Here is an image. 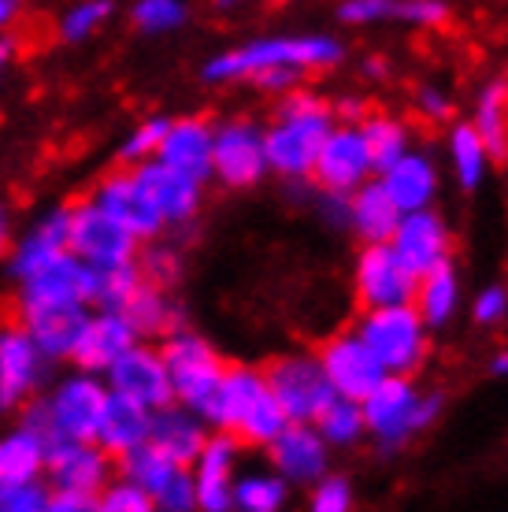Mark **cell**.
I'll use <instances>...</instances> for the list:
<instances>
[{
    "label": "cell",
    "instance_id": "obj_1",
    "mask_svg": "<svg viewBox=\"0 0 508 512\" xmlns=\"http://www.w3.org/2000/svg\"><path fill=\"white\" fill-rule=\"evenodd\" d=\"M345 60V45L334 34H267L223 49L201 64V78L212 86L249 82L260 71L290 67V71H331Z\"/></svg>",
    "mask_w": 508,
    "mask_h": 512
},
{
    "label": "cell",
    "instance_id": "obj_2",
    "mask_svg": "<svg viewBox=\"0 0 508 512\" xmlns=\"http://www.w3.org/2000/svg\"><path fill=\"white\" fill-rule=\"evenodd\" d=\"M334 104H327L312 90H290L279 97L275 119L264 127V153L267 171L286 182H308L312 179V164L323 138L331 134Z\"/></svg>",
    "mask_w": 508,
    "mask_h": 512
},
{
    "label": "cell",
    "instance_id": "obj_3",
    "mask_svg": "<svg viewBox=\"0 0 508 512\" xmlns=\"http://www.w3.org/2000/svg\"><path fill=\"white\" fill-rule=\"evenodd\" d=\"M445 394L442 390H420L412 375H386L364 401V427L375 438L382 457H394L412 442L427 435L434 423L442 420Z\"/></svg>",
    "mask_w": 508,
    "mask_h": 512
},
{
    "label": "cell",
    "instance_id": "obj_4",
    "mask_svg": "<svg viewBox=\"0 0 508 512\" xmlns=\"http://www.w3.org/2000/svg\"><path fill=\"white\" fill-rule=\"evenodd\" d=\"M360 342L379 357L390 375H416L431 357V327L423 323L412 301L386 308H360L353 323Z\"/></svg>",
    "mask_w": 508,
    "mask_h": 512
},
{
    "label": "cell",
    "instance_id": "obj_5",
    "mask_svg": "<svg viewBox=\"0 0 508 512\" xmlns=\"http://www.w3.org/2000/svg\"><path fill=\"white\" fill-rule=\"evenodd\" d=\"M160 353H164L167 375H171L175 401L201 416V409L212 401L219 379L227 372V360L219 357L216 346L204 334L190 331V327L167 331L160 338Z\"/></svg>",
    "mask_w": 508,
    "mask_h": 512
},
{
    "label": "cell",
    "instance_id": "obj_6",
    "mask_svg": "<svg viewBox=\"0 0 508 512\" xmlns=\"http://www.w3.org/2000/svg\"><path fill=\"white\" fill-rule=\"evenodd\" d=\"M108 397L112 390L104 383V375L71 364V372L60 375L49 394L41 397L49 412L52 438H97Z\"/></svg>",
    "mask_w": 508,
    "mask_h": 512
},
{
    "label": "cell",
    "instance_id": "obj_7",
    "mask_svg": "<svg viewBox=\"0 0 508 512\" xmlns=\"http://www.w3.org/2000/svg\"><path fill=\"white\" fill-rule=\"evenodd\" d=\"M264 127L253 119L212 123V182L223 190H256L267 179Z\"/></svg>",
    "mask_w": 508,
    "mask_h": 512
},
{
    "label": "cell",
    "instance_id": "obj_8",
    "mask_svg": "<svg viewBox=\"0 0 508 512\" xmlns=\"http://www.w3.org/2000/svg\"><path fill=\"white\" fill-rule=\"evenodd\" d=\"M67 253L78 256L82 264L108 268V264L138 260L141 242L119 219H112L86 197L78 205H67Z\"/></svg>",
    "mask_w": 508,
    "mask_h": 512
},
{
    "label": "cell",
    "instance_id": "obj_9",
    "mask_svg": "<svg viewBox=\"0 0 508 512\" xmlns=\"http://www.w3.org/2000/svg\"><path fill=\"white\" fill-rule=\"evenodd\" d=\"M264 379H267V390L282 405V412L290 420H301V423L316 420L319 409L334 397L327 375L319 368L316 353H286V357H275L264 368Z\"/></svg>",
    "mask_w": 508,
    "mask_h": 512
},
{
    "label": "cell",
    "instance_id": "obj_10",
    "mask_svg": "<svg viewBox=\"0 0 508 512\" xmlns=\"http://www.w3.org/2000/svg\"><path fill=\"white\" fill-rule=\"evenodd\" d=\"M416 271L405 268V260L394 253L390 242L360 245L353 264V294L360 308H386L405 305L416 294Z\"/></svg>",
    "mask_w": 508,
    "mask_h": 512
},
{
    "label": "cell",
    "instance_id": "obj_11",
    "mask_svg": "<svg viewBox=\"0 0 508 512\" xmlns=\"http://www.w3.org/2000/svg\"><path fill=\"white\" fill-rule=\"evenodd\" d=\"M104 383H108L112 394L127 397V401H134V405H141V409H149V412L164 409V405L175 401L164 353H160V346L145 342V338L134 342V346L104 372Z\"/></svg>",
    "mask_w": 508,
    "mask_h": 512
},
{
    "label": "cell",
    "instance_id": "obj_12",
    "mask_svg": "<svg viewBox=\"0 0 508 512\" xmlns=\"http://www.w3.org/2000/svg\"><path fill=\"white\" fill-rule=\"evenodd\" d=\"M375 175L368 141L360 134V123H334L331 134L323 138L312 164V186L331 193H353L360 182Z\"/></svg>",
    "mask_w": 508,
    "mask_h": 512
},
{
    "label": "cell",
    "instance_id": "obj_13",
    "mask_svg": "<svg viewBox=\"0 0 508 512\" xmlns=\"http://www.w3.org/2000/svg\"><path fill=\"white\" fill-rule=\"evenodd\" d=\"M115 475V457L97 438H52L45 483L52 490H78V494H101L104 483Z\"/></svg>",
    "mask_w": 508,
    "mask_h": 512
},
{
    "label": "cell",
    "instance_id": "obj_14",
    "mask_svg": "<svg viewBox=\"0 0 508 512\" xmlns=\"http://www.w3.org/2000/svg\"><path fill=\"white\" fill-rule=\"evenodd\" d=\"M49 360L34 346V338L19 323L0 327V416L19 412L26 401H34L45 383Z\"/></svg>",
    "mask_w": 508,
    "mask_h": 512
},
{
    "label": "cell",
    "instance_id": "obj_15",
    "mask_svg": "<svg viewBox=\"0 0 508 512\" xmlns=\"http://www.w3.org/2000/svg\"><path fill=\"white\" fill-rule=\"evenodd\" d=\"M316 357H319L323 375H327V383H331V390L338 397H349V401H364V397L390 375L379 364V357L360 342V334H356L353 327L327 338V342L319 346Z\"/></svg>",
    "mask_w": 508,
    "mask_h": 512
},
{
    "label": "cell",
    "instance_id": "obj_16",
    "mask_svg": "<svg viewBox=\"0 0 508 512\" xmlns=\"http://www.w3.org/2000/svg\"><path fill=\"white\" fill-rule=\"evenodd\" d=\"M267 464L290 483L293 490H308L323 472H331V453L327 438L316 431V423L290 420L279 435L271 438V446L264 449Z\"/></svg>",
    "mask_w": 508,
    "mask_h": 512
},
{
    "label": "cell",
    "instance_id": "obj_17",
    "mask_svg": "<svg viewBox=\"0 0 508 512\" xmlns=\"http://www.w3.org/2000/svg\"><path fill=\"white\" fill-rule=\"evenodd\" d=\"M89 201L104 208L112 219H119L138 242H153V238H160L167 231V223L153 208L149 193L141 190L134 167H115L112 175L97 179V186L89 190Z\"/></svg>",
    "mask_w": 508,
    "mask_h": 512
},
{
    "label": "cell",
    "instance_id": "obj_18",
    "mask_svg": "<svg viewBox=\"0 0 508 512\" xmlns=\"http://www.w3.org/2000/svg\"><path fill=\"white\" fill-rule=\"evenodd\" d=\"M242 442L230 435V431H212L204 438L201 453L193 457L190 475L193 490H197V512H230V487H234V475L242 464Z\"/></svg>",
    "mask_w": 508,
    "mask_h": 512
},
{
    "label": "cell",
    "instance_id": "obj_19",
    "mask_svg": "<svg viewBox=\"0 0 508 512\" xmlns=\"http://www.w3.org/2000/svg\"><path fill=\"white\" fill-rule=\"evenodd\" d=\"M89 316L86 301H49V305H15V323L23 327L49 364H67L78 331Z\"/></svg>",
    "mask_w": 508,
    "mask_h": 512
},
{
    "label": "cell",
    "instance_id": "obj_20",
    "mask_svg": "<svg viewBox=\"0 0 508 512\" xmlns=\"http://www.w3.org/2000/svg\"><path fill=\"white\" fill-rule=\"evenodd\" d=\"M390 245L394 253L405 260L408 271H423L438 268L445 260H453V231L438 208H416V212H401V223L390 234Z\"/></svg>",
    "mask_w": 508,
    "mask_h": 512
},
{
    "label": "cell",
    "instance_id": "obj_21",
    "mask_svg": "<svg viewBox=\"0 0 508 512\" xmlns=\"http://www.w3.org/2000/svg\"><path fill=\"white\" fill-rule=\"evenodd\" d=\"M134 175H138L141 190L149 193V201H153V208L160 212L167 227H186L197 219L204 205V182L164 164V160H156V156L134 167Z\"/></svg>",
    "mask_w": 508,
    "mask_h": 512
},
{
    "label": "cell",
    "instance_id": "obj_22",
    "mask_svg": "<svg viewBox=\"0 0 508 512\" xmlns=\"http://www.w3.org/2000/svg\"><path fill=\"white\" fill-rule=\"evenodd\" d=\"M134 342H141V338L123 312H115V308H89V316L82 323V331H78V342L71 349L67 364L104 375Z\"/></svg>",
    "mask_w": 508,
    "mask_h": 512
},
{
    "label": "cell",
    "instance_id": "obj_23",
    "mask_svg": "<svg viewBox=\"0 0 508 512\" xmlns=\"http://www.w3.org/2000/svg\"><path fill=\"white\" fill-rule=\"evenodd\" d=\"M375 179L382 182V190L394 197V205L401 212H416V208H431L442 193V167L427 149H408L394 160V164L379 171Z\"/></svg>",
    "mask_w": 508,
    "mask_h": 512
},
{
    "label": "cell",
    "instance_id": "obj_24",
    "mask_svg": "<svg viewBox=\"0 0 508 512\" xmlns=\"http://www.w3.org/2000/svg\"><path fill=\"white\" fill-rule=\"evenodd\" d=\"M60 253H67V205L52 208V212L34 219V223L8 245L4 264H8L12 282H19V279H26V275H34L38 268H45L52 256H60Z\"/></svg>",
    "mask_w": 508,
    "mask_h": 512
},
{
    "label": "cell",
    "instance_id": "obj_25",
    "mask_svg": "<svg viewBox=\"0 0 508 512\" xmlns=\"http://www.w3.org/2000/svg\"><path fill=\"white\" fill-rule=\"evenodd\" d=\"M156 160L193 175L197 182H212V123L204 116H178L167 123Z\"/></svg>",
    "mask_w": 508,
    "mask_h": 512
},
{
    "label": "cell",
    "instance_id": "obj_26",
    "mask_svg": "<svg viewBox=\"0 0 508 512\" xmlns=\"http://www.w3.org/2000/svg\"><path fill=\"white\" fill-rule=\"evenodd\" d=\"M208 435H212V427H208L193 409L178 405V401H171V405H164V409H156L153 420H149V442L164 449L171 461L186 464V468H190L193 457L201 453L204 438Z\"/></svg>",
    "mask_w": 508,
    "mask_h": 512
},
{
    "label": "cell",
    "instance_id": "obj_27",
    "mask_svg": "<svg viewBox=\"0 0 508 512\" xmlns=\"http://www.w3.org/2000/svg\"><path fill=\"white\" fill-rule=\"evenodd\" d=\"M397 223H401V208L394 205L390 193L382 190V182L375 175L349 193V231L356 234L360 245L390 242Z\"/></svg>",
    "mask_w": 508,
    "mask_h": 512
},
{
    "label": "cell",
    "instance_id": "obj_28",
    "mask_svg": "<svg viewBox=\"0 0 508 512\" xmlns=\"http://www.w3.org/2000/svg\"><path fill=\"white\" fill-rule=\"evenodd\" d=\"M460 301H464V286H460V275L453 268V260H445L438 268L423 271L416 279V294H412V305L423 316V323L431 331H442L457 320Z\"/></svg>",
    "mask_w": 508,
    "mask_h": 512
},
{
    "label": "cell",
    "instance_id": "obj_29",
    "mask_svg": "<svg viewBox=\"0 0 508 512\" xmlns=\"http://www.w3.org/2000/svg\"><path fill=\"white\" fill-rule=\"evenodd\" d=\"M49 461V438L15 423L0 435V483H26V479H41Z\"/></svg>",
    "mask_w": 508,
    "mask_h": 512
},
{
    "label": "cell",
    "instance_id": "obj_30",
    "mask_svg": "<svg viewBox=\"0 0 508 512\" xmlns=\"http://www.w3.org/2000/svg\"><path fill=\"white\" fill-rule=\"evenodd\" d=\"M119 312L127 316L130 327H134L138 338H145V342H156V338H164L167 331L182 327V312H178L171 290L156 286V282H145V279H141V286L130 294V301L119 308Z\"/></svg>",
    "mask_w": 508,
    "mask_h": 512
},
{
    "label": "cell",
    "instance_id": "obj_31",
    "mask_svg": "<svg viewBox=\"0 0 508 512\" xmlns=\"http://www.w3.org/2000/svg\"><path fill=\"white\" fill-rule=\"evenodd\" d=\"M149 420H153V412L127 401V397L112 394L108 397V405H104V416H101V427H97V442H101L112 457H123L127 449L141 446L145 438H149Z\"/></svg>",
    "mask_w": 508,
    "mask_h": 512
},
{
    "label": "cell",
    "instance_id": "obj_32",
    "mask_svg": "<svg viewBox=\"0 0 508 512\" xmlns=\"http://www.w3.org/2000/svg\"><path fill=\"white\" fill-rule=\"evenodd\" d=\"M186 464H178V461H171L164 449L160 446H153L149 438L141 442V446H134V449H127L123 457H115V472L119 475H127V479H134L149 498H153V505L160 498H164V490L171 487L178 479V472H182Z\"/></svg>",
    "mask_w": 508,
    "mask_h": 512
},
{
    "label": "cell",
    "instance_id": "obj_33",
    "mask_svg": "<svg viewBox=\"0 0 508 512\" xmlns=\"http://www.w3.org/2000/svg\"><path fill=\"white\" fill-rule=\"evenodd\" d=\"M293 487L282 479L271 464L267 468H238L234 487H230V501L238 512H282L290 505Z\"/></svg>",
    "mask_w": 508,
    "mask_h": 512
},
{
    "label": "cell",
    "instance_id": "obj_34",
    "mask_svg": "<svg viewBox=\"0 0 508 512\" xmlns=\"http://www.w3.org/2000/svg\"><path fill=\"white\" fill-rule=\"evenodd\" d=\"M445 153H449V167H453V179L464 193H475L490 175V153H486L483 138L475 134L471 123H453L445 134Z\"/></svg>",
    "mask_w": 508,
    "mask_h": 512
},
{
    "label": "cell",
    "instance_id": "obj_35",
    "mask_svg": "<svg viewBox=\"0 0 508 512\" xmlns=\"http://www.w3.org/2000/svg\"><path fill=\"white\" fill-rule=\"evenodd\" d=\"M471 127L483 138L490 160L505 164L508 160V82H486L475 97Z\"/></svg>",
    "mask_w": 508,
    "mask_h": 512
},
{
    "label": "cell",
    "instance_id": "obj_36",
    "mask_svg": "<svg viewBox=\"0 0 508 512\" xmlns=\"http://www.w3.org/2000/svg\"><path fill=\"white\" fill-rule=\"evenodd\" d=\"M141 268L138 260H130V264H108V268H93L86 264V301L89 308H119L127 305L130 294L141 286Z\"/></svg>",
    "mask_w": 508,
    "mask_h": 512
},
{
    "label": "cell",
    "instance_id": "obj_37",
    "mask_svg": "<svg viewBox=\"0 0 508 512\" xmlns=\"http://www.w3.org/2000/svg\"><path fill=\"white\" fill-rule=\"evenodd\" d=\"M360 134H364V141H368L375 175L386 171L397 156L412 149V130H408V123L397 116H386V112H368V116L360 119Z\"/></svg>",
    "mask_w": 508,
    "mask_h": 512
},
{
    "label": "cell",
    "instance_id": "obj_38",
    "mask_svg": "<svg viewBox=\"0 0 508 512\" xmlns=\"http://www.w3.org/2000/svg\"><path fill=\"white\" fill-rule=\"evenodd\" d=\"M115 19V0H75L56 19V38L64 45H86Z\"/></svg>",
    "mask_w": 508,
    "mask_h": 512
},
{
    "label": "cell",
    "instance_id": "obj_39",
    "mask_svg": "<svg viewBox=\"0 0 508 512\" xmlns=\"http://www.w3.org/2000/svg\"><path fill=\"white\" fill-rule=\"evenodd\" d=\"M312 423H316L319 435L327 438V446L331 449H349L368 435V427H364V412H360V401H349V397H338V394L319 409V416Z\"/></svg>",
    "mask_w": 508,
    "mask_h": 512
},
{
    "label": "cell",
    "instance_id": "obj_40",
    "mask_svg": "<svg viewBox=\"0 0 508 512\" xmlns=\"http://www.w3.org/2000/svg\"><path fill=\"white\" fill-rule=\"evenodd\" d=\"M286 423H290V416L282 412V405L275 401V394H271V390H264V394L249 405V412L238 420V427H234L230 435L238 438L242 446H249V449H267V446H271V438L279 435Z\"/></svg>",
    "mask_w": 508,
    "mask_h": 512
},
{
    "label": "cell",
    "instance_id": "obj_41",
    "mask_svg": "<svg viewBox=\"0 0 508 512\" xmlns=\"http://www.w3.org/2000/svg\"><path fill=\"white\" fill-rule=\"evenodd\" d=\"M190 23V0H134L130 26L141 38H167Z\"/></svg>",
    "mask_w": 508,
    "mask_h": 512
},
{
    "label": "cell",
    "instance_id": "obj_42",
    "mask_svg": "<svg viewBox=\"0 0 508 512\" xmlns=\"http://www.w3.org/2000/svg\"><path fill=\"white\" fill-rule=\"evenodd\" d=\"M167 123H171V116H149V119H141L138 127H130L127 138L119 141V149H115L119 167H138V164H145V160H153V156L160 153Z\"/></svg>",
    "mask_w": 508,
    "mask_h": 512
},
{
    "label": "cell",
    "instance_id": "obj_43",
    "mask_svg": "<svg viewBox=\"0 0 508 512\" xmlns=\"http://www.w3.org/2000/svg\"><path fill=\"white\" fill-rule=\"evenodd\" d=\"M138 268L145 275V282H156V286H178L182 279V253H178L175 245H164L160 238L153 242H141V253H138Z\"/></svg>",
    "mask_w": 508,
    "mask_h": 512
},
{
    "label": "cell",
    "instance_id": "obj_44",
    "mask_svg": "<svg viewBox=\"0 0 508 512\" xmlns=\"http://www.w3.org/2000/svg\"><path fill=\"white\" fill-rule=\"evenodd\" d=\"M356 505V490L349 483V475L323 472L308 487V509L312 512H349Z\"/></svg>",
    "mask_w": 508,
    "mask_h": 512
},
{
    "label": "cell",
    "instance_id": "obj_45",
    "mask_svg": "<svg viewBox=\"0 0 508 512\" xmlns=\"http://www.w3.org/2000/svg\"><path fill=\"white\" fill-rule=\"evenodd\" d=\"M153 498L145 494V490L134 483V479H127V475L115 472L108 483H104V490L97 494V512H153Z\"/></svg>",
    "mask_w": 508,
    "mask_h": 512
},
{
    "label": "cell",
    "instance_id": "obj_46",
    "mask_svg": "<svg viewBox=\"0 0 508 512\" xmlns=\"http://www.w3.org/2000/svg\"><path fill=\"white\" fill-rule=\"evenodd\" d=\"M401 0H338L334 15L345 26H379V23H397Z\"/></svg>",
    "mask_w": 508,
    "mask_h": 512
},
{
    "label": "cell",
    "instance_id": "obj_47",
    "mask_svg": "<svg viewBox=\"0 0 508 512\" xmlns=\"http://www.w3.org/2000/svg\"><path fill=\"white\" fill-rule=\"evenodd\" d=\"M0 512H49L45 475L26 483H0Z\"/></svg>",
    "mask_w": 508,
    "mask_h": 512
},
{
    "label": "cell",
    "instance_id": "obj_48",
    "mask_svg": "<svg viewBox=\"0 0 508 512\" xmlns=\"http://www.w3.org/2000/svg\"><path fill=\"white\" fill-rule=\"evenodd\" d=\"M471 320L479 323V327H497V323L508 320V286L505 282L483 286L479 294L471 297Z\"/></svg>",
    "mask_w": 508,
    "mask_h": 512
},
{
    "label": "cell",
    "instance_id": "obj_49",
    "mask_svg": "<svg viewBox=\"0 0 508 512\" xmlns=\"http://www.w3.org/2000/svg\"><path fill=\"white\" fill-rule=\"evenodd\" d=\"M416 112H420L427 123H449L453 112H457V104H453L449 90H442L438 82H423L420 90H416Z\"/></svg>",
    "mask_w": 508,
    "mask_h": 512
},
{
    "label": "cell",
    "instance_id": "obj_50",
    "mask_svg": "<svg viewBox=\"0 0 508 512\" xmlns=\"http://www.w3.org/2000/svg\"><path fill=\"white\" fill-rule=\"evenodd\" d=\"M449 19V4L445 0H401L397 23L408 26H442Z\"/></svg>",
    "mask_w": 508,
    "mask_h": 512
},
{
    "label": "cell",
    "instance_id": "obj_51",
    "mask_svg": "<svg viewBox=\"0 0 508 512\" xmlns=\"http://www.w3.org/2000/svg\"><path fill=\"white\" fill-rule=\"evenodd\" d=\"M160 512H197V490H193V475L190 468H182L178 479L164 490V498L156 501Z\"/></svg>",
    "mask_w": 508,
    "mask_h": 512
},
{
    "label": "cell",
    "instance_id": "obj_52",
    "mask_svg": "<svg viewBox=\"0 0 508 512\" xmlns=\"http://www.w3.org/2000/svg\"><path fill=\"white\" fill-rule=\"evenodd\" d=\"M316 212L319 219L334 227V231H349V193H331V190H319L316 193Z\"/></svg>",
    "mask_w": 508,
    "mask_h": 512
},
{
    "label": "cell",
    "instance_id": "obj_53",
    "mask_svg": "<svg viewBox=\"0 0 508 512\" xmlns=\"http://www.w3.org/2000/svg\"><path fill=\"white\" fill-rule=\"evenodd\" d=\"M301 71H290V67H271V71H260V75H253L249 82L253 86H260L264 93H275V97H282V93H290L301 86Z\"/></svg>",
    "mask_w": 508,
    "mask_h": 512
},
{
    "label": "cell",
    "instance_id": "obj_54",
    "mask_svg": "<svg viewBox=\"0 0 508 512\" xmlns=\"http://www.w3.org/2000/svg\"><path fill=\"white\" fill-rule=\"evenodd\" d=\"M49 512H97V494H78V490H52L49 487Z\"/></svg>",
    "mask_w": 508,
    "mask_h": 512
},
{
    "label": "cell",
    "instance_id": "obj_55",
    "mask_svg": "<svg viewBox=\"0 0 508 512\" xmlns=\"http://www.w3.org/2000/svg\"><path fill=\"white\" fill-rule=\"evenodd\" d=\"M364 116H368V112H364V101H356V97H345V101H338V108H334V119H338V123H360Z\"/></svg>",
    "mask_w": 508,
    "mask_h": 512
},
{
    "label": "cell",
    "instance_id": "obj_56",
    "mask_svg": "<svg viewBox=\"0 0 508 512\" xmlns=\"http://www.w3.org/2000/svg\"><path fill=\"white\" fill-rule=\"evenodd\" d=\"M19 15H23V0H0V34H8Z\"/></svg>",
    "mask_w": 508,
    "mask_h": 512
},
{
    "label": "cell",
    "instance_id": "obj_57",
    "mask_svg": "<svg viewBox=\"0 0 508 512\" xmlns=\"http://www.w3.org/2000/svg\"><path fill=\"white\" fill-rule=\"evenodd\" d=\"M8 245H12V216H8V208L0 205V260L8 256Z\"/></svg>",
    "mask_w": 508,
    "mask_h": 512
},
{
    "label": "cell",
    "instance_id": "obj_58",
    "mask_svg": "<svg viewBox=\"0 0 508 512\" xmlns=\"http://www.w3.org/2000/svg\"><path fill=\"white\" fill-rule=\"evenodd\" d=\"M12 56H15V41L8 34H0V82H4L8 67H12Z\"/></svg>",
    "mask_w": 508,
    "mask_h": 512
},
{
    "label": "cell",
    "instance_id": "obj_59",
    "mask_svg": "<svg viewBox=\"0 0 508 512\" xmlns=\"http://www.w3.org/2000/svg\"><path fill=\"white\" fill-rule=\"evenodd\" d=\"M490 372H494L497 379H508V346L501 349V353H497L494 360H490Z\"/></svg>",
    "mask_w": 508,
    "mask_h": 512
},
{
    "label": "cell",
    "instance_id": "obj_60",
    "mask_svg": "<svg viewBox=\"0 0 508 512\" xmlns=\"http://www.w3.org/2000/svg\"><path fill=\"white\" fill-rule=\"evenodd\" d=\"M386 71H390V67H386L382 56H368V60H364V75H386Z\"/></svg>",
    "mask_w": 508,
    "mask_h": 512
},
{
    "label": "cell",
    "instance_id": "obj_61",
    "mask_svg": "<svg viewBox=\"0 0 508 512\" xmlns=\"http://www.w3.org/2000/svg\"><path fill=\"white\" fill-rule=\"evenodd\" d=\"M249 0H212V8L216 12H223V15H230V12H238V8H245Z\"/></svg>",
    "mask_w": 508,
    "mask_h": 512
}]
</instances>
